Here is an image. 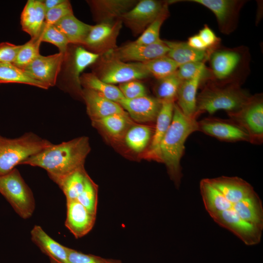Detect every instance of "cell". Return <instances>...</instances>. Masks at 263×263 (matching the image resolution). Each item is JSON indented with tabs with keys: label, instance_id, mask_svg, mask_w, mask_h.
I'll return each mask as SVG.
<instances>
[{
	"label": "cell",
	"instance_id": "d6a6232c",
	"mask_svg": "<svg viewBox=\"0 0 263 263\" xmlns=\"http://www.w3.org/2000/svg\"><path fill=\"white\" fill-rule=\"evenodd\" d=\"M88 175L83 167L65 176L57 184L65 195L66 201L76 200Z\"/></svg>",
	"mask_w": 263,
	"mask_h": 263
},
{
	"label": "cell",
	"instance_id": "ac0fdd59",
	"mask_svg": "<svg viewBox=\"0 0 263 263\" xmlns=\"http://www.w3.org/2000/svg\"><path fill=\"white\" fill-rule=\"evenodd\" d=\"M133 120L138 122H149L156 120L162 102L148 95L128 99L124 98L118 103Z\"/></svg>",
	"mask_w": 263,
	"mask_h": 263
},
{
	"label": "cell",
	"instance_id": "5bb4252c",
	"mask_svg": "<svg viewBox=\"0 0 263 263\" xmlns=\"http://www.w3.org/2000/svg\"><path fill=\"white\" fill-rule=\"evenodd\" d=\"M198 131L226 142L246 141V132L232 120L208 117L197 121Z\"/></svg>",
	"mask_w": 263,
	"mask_h": 263
},
{
	"label": "cell",
	"instance_id": "9c48e42d",
	"mask_svg": "<svg viewBox=\"0 0 263 263\" xmlns=\"http://www.w3.org/2000/svg\"><path fill=\"white\" fill-rule=\"evenodd\" d=\"M122 25V22L119 19L92 25L82 46L100 56L116 48V39Z\"/></svg>",
	"mask_w": 263,
	"mask_h": 263
},
{
	"label": "cell",
	"instance_id": "e0dca14e",
	"mask_svg": "<svg viewBox=\"0 0 263 263\" xmlns=\"http://www.w3.org/2000/svg\"><path fill=\"white\" fill-rule=\"evenodd\" d=\"M96 216L77 200L67 201L65 225L75 238L84 236L92 229Z\"/></svg>",
	"mask_w": 263,
	"mask_h": 263
},
{
	"label": "cell",
	"instance_id": "f35d334b",
	"mask_svg": "<svg viewBox=\"0 0 263 263\" xmlns=\"http://www.w3.org/2000/svg\"><path fill=\"white\" fill-rule=\"evenodd\" d=\"M176 74L182 81L193 79L198 76H203L205 80L212 79L210 70L206 67L205 61L190 62L179 65Z\"/></svg>",
	"mask_w": 263,
	"mask_h": 263
},
{
	"label": "cell",
	"instance_id": "7bdbcfd3",
	"mask_svg": "<svg viewBox=\"0 0 263 263\" xmlns=\"http://www.w3.org/2000/svg\"><path fill=\"white\" fill-rule=\"evenodd\" d=\"M118 87L126 99H132L147 95L145 87L138 80L121 83Z\"/></svg>",
	"mask_w": 263,
	"mask_h": 263
},
{
	"label": "cell",
	"instance_id": "4fadbf2b",
	"mask_svg": "<svg viewBox=\"0 0 263 263\" xmlns=\"http://www.w3.org/2000/svg\"><path fill=\"white\" fill-rule=\"evenodd\" d=\"M210 69L212 79L220 83H231L243 62L241 52L235 49H219L209 55Z\"/></svg>",
	"mask_w": 263,
	"mask_h": 263
},
{
	"label": "cell",
	"instance_id": "9a60e30c",
	"mask_svg": "<svg viewBox=\"0 0 263 263\" xmlns=\"http://www.w3.org/2000/svg\"><path fill=\"white\" fill-rule=\"evenodd\" d=\"M64 55L60 52L47 56L40 55L23 70L49 88L57 82Z\"/></svg>",
	"mask_w": 263,
	"mask_h": 263
},
{
	"label": "cell",
	"instance_id": "e575fe53",
	"mask_svg": "<svg viewBox=\"0 0 263 263\" xmlns=\"http://www.w3.org/2000/svg\"><path fill=\"white\" fill-rule=\"evenodd\" d=\"M142 63L150 75L158 80L175 73L179 66L167 55Z\"/></svg>",
	"mask_w": 263,
	"mask_h": 263
},
{
	"label": "cell",
	"instance_id": "836d02e7",
	"mask_svg": "<svg viewBox=\"0 0 263 263\" xmlns=\"http://www.w3.org/2000/svg\"><path fill=\"white\" fill-rule=\"evenodd\" d=\"M151 133V129L146 125L132 126L125 134L126 144L133 151L140 152L145 150L149 143Z\"/></svg>",
	"mask_w": 263,
	"mask_h": 263
},
{
	"label": "cell",
	"instance_id": "4316f807",
	"mask_svg": "<svg viewBox=\"0 0 263 263\" xmlns=\"http://www.w3.org/2000/svg\"><path fill=\"white\" fill-rule=\"evenodd\" d=\"M169 49L167 56L178 66L190 62L203 61L208 59L210 51L192 48L186 42L164 40Z\"/></svg>",
	"mask_w": 263,
	"mask_h": 263
},
{
	"label": "cell",
	"instance_id": "60d3db41",
	"mask_svg": "<svg viewBox=\"0 0 263 263\" xmlns=\"http://www.w3.org/2000/svg\"><path fill=\"white\" fill-rule=\"evenodd\" d=\"M42 42L51 43L56 46L60 53L65 54L69 43L65 36L54 25H46L44 23L40 34Z\"/></svg>",
	"mask_w": 263,
	"mask_h": 263
},
{
	"label": "cell",
	"instance_id": "d4e9b609",
	"mask_svg": "<svg viewBox=\"0 0 263 263\" xmlns=\"http://www.w3.org/2000/svg\"><path fill=\"white\" fill-rule=\"evenodd\" d=\"M205 80L202 76L183 81L176 96L177 105L183 113L188 117L196 119L197 93L198 89Z\"/></svg>",
	"mask_w": 263,
	"mask_h": 263
},
{
	"label": "cell",
	"instance_id": "d6986e66",
	"mask_svg": "<svg viewBox=\"0 0 263 263\" xmlns=\"http://www.w3.org/2000/svg\"><path fill=\"white\" fill-rule=\"evenodd\" d=\"M208 180L210 184L232 204L247 199L256 194L249 183L238 177L223 176Z\"/></svg>",
	"mask_w": 263,
	"mask_h": 263
},
{
	"label": "cell",
	"instance_id": "7c38bea8",
	"mask_svg": "<svg viewBox=\"0 0 263 263\" xmlns=\"http://www.w3.org/2000/svg\"><path fill=\"white\" fill-rule=\"evenodd\" d=\"M169 51L168 47L163 40L148 45L139 44L133 41L117 47L104 54L125 62L143 63L166 56Z\"/></svg>",
	"mask_w": 263,
	"mask_h": 263
},
{
	"label": "cell",
	"instance_id": "83f0119b",
	"mask_svg": "<svg viewBox=\"0 0 263 263\" xmlns=\"http://www.w3.org/2000/svg\"><path fill=\"white\" fill-rule=\"evenodd\" d=\"M232 209L244 221L263 229V205L257 193L251 197L233 204Z\"/></svg>",
	"mask_w": 263,
	"mask_h": 263
},
{
	"label": "cell",
	"instance_id": "1f68e13d",
	"mask_svg": "<svg viewBox=\"0 0 263 263\" xmlns=\"http://www.w3.org/2000/svg\"><path fill=\"white\" fill-rule=\"evenodd\" d=\"M92 122L112 137L119 138L125 134L132 121L128 113H115L92 121Z\"/></svg>",
	"mask_w": 263,
	"mask_h": 263
},
{
	"label": "cell",
	"instance_id": "4dcf8cb0",
	"mask_svg": "<svg viewBox=\"0 0 263 263\" xmlns=\"http://www.w3.org/2000/svg\"><path fill=\"white\" fill-rule=\"evenodd\" d=\"M20 83L43 89L48 88L43 84L33 78L26 71L13 63L0 62V84Z\"/></svg>",
	"mask_w": 263,
	"mask_h": 263
},
{
	"label": "cell",
	"instance_id": "277c9868",
	"mask_svg": "<svg viewBox=\"0 0 263 263\" xmlns=\"http://www.w3.org/2000/svg\"><path fill=\"white\" fill-rule=\"evenodd\" d=\"M52 144L31 132L15 139L0 135V176L8 173L15 166Z\"/></svg>",
	"mask_w": 263,
	"mask_h": 263
},
{
	"label": "cell",
	"instance_id": "b9f144b4",
	"mask_svg": "<svg viewBox=\"0 0 263 263\" xmlns=\"http://www.w3.org/2000/svg\"><path fill=\"white\" fill-rule=\"evenodd\" d=\"M73 14L70 1L65 0L56 6L46 12L44 24L46 25H54L64 17Z\"/></svg>",
	"mask_w": 263,
	"mask_h": 263
},
{
	"label": "cell",
	"instance_id": "603a6c76",
	"mask_svg": "<svg viewBox=\"0 0 263 263\" xmlns=\"http://www.w3.org/2000/svg\"><path fill=\"white\" fill-rule=\"evenodd\" d=\"M44 6L40 0H28L20 16L23 31L34 38L40 35L46 16Z\"/></svg>",
	"mask_w": 263,
	"mask_h": 263
},
{
	"label": "cell",
	"instance_id": "74e56055",
	"mask_svg": "<svg viewBox=\"0 0 263 263\" xmlns=\"http://www.w3.org/2000/svg\"><path fill=\"white\" fill-rule=\"evenodd\" d=\"M182 81L178 77L176 72L159 79L156 89L157 98L161 101L164 100L175 101Z\"/></svg>",
	"mask_w": 263,
	"mask_h": 263
},
{
	"label": "cell",
	"instance_id": "d590c367",
	"mask_svg": "<svg viewBox=\"0 0 263 263\" xmlns=\"http://www.w3.org/2000/svg\"><path fill=\"white\" fill-rule=\"evenodd\" d=\"M169 3V2H168ZM169 15L168 3L167 4L157 17L147 27L134 42L139 44L148 45L162 40L160 38L161 27Z\"/></svg>",
	"mask_w": 263,
	"mask_h": 263
},
{
	"label": "cell",
	"instance_id": "8fae6325",
	"mask_svg": "<svg viewBox=\"0 0 263 263\" xmlns=\"http://www.w3.org/2000/svg\"><path fill=\"white\" fill-rule=\"evenodd\" d=\"M209 215L216 223L232 232L246 245H255L260 242L263 229L240 218L232 208Z\"/></svg>",
	"mask_w": 263,
	"mask_h": 263
},
{
	"label": "cell",
	"instance_id": "44dd1931",
	"mask_svg": "<svg viewBox=\"0 0 263 263\" xmlns=\"http://www.w3.org/2000/svg\"><path fill=\"white\" fill-rule=\"evenodd\" d=\"M88 3L98 23L120 19L137 2L132 0H93L88 1Z\"/></svg>",
	"mask_w": 263,
	"mask_h": 263
},
{
	"label": "cell",
	"instance_id": "ba28073f",
	"mask_svg": "<svg viewBox=\"0 0 263 263\" xmlns=\"http://www.w3.org/2000/svg\"><path fill=\"white\" fill-rule=\"evenodd\" d=\"M100 56L81 45H77L72 49L68 47L58 77L73 83L81 94V74L87 67L95 63Z\"/></svg>",
	"mask_w": 263,
	"mask_h": 263
},
{
	"label": "cell",
	"instance_id": "f6af8a7d",
	"mask_svg": "<svg viewBox=\"0 0 263 263\" xmlns=\"http://www.w3.org/2000/svg\"><path fill=\"white\" fill-rule=\"evenodd\" d=\"M21 47L7 42L0 43V62L13 63Z\"/></svg>",
	"mask_w": 263,
	"mask_h": 263
},
{
	"label": "cell",
	"instance_id": "bcb514c9",
	"mask_svg": "<svg viewBox=\"0 0 263 263\" xmlns=\"http://www.w3.org/2000/svg\"><path fill=\"white\" fill-rule=\"evenodd\" d=\"M198 35L210 51H213L220 42V39L207 25H204Z\"/></svg>",
	"mask_w": 263,
	"mask_h": 263
},
{
	"label": "cell",
	"instance_id": "ee69618b",
	"mask_svg": "<svg viewBox=\"0 0 263 263\" xmlns=\"http://www.w3.org/2000/svg\"><path fill=\"white\" fill-rule=\"evenodd\" d=\"M68 263H103L105 259L66 247Z\"/></svg>",
	"mask_w": 263,
	"mask_h": 263
},
{
	"label": "cell",
	"instance_id": "6da1fadb",
	"mask_svg": "<svg viewBox=\"0 0 263 263\" xmlns=\"http://www.w3.org/2000/svg\"><path fill=\"white\" fill-rule=\"evenodd\" d=\"M90 150L89 138L82 136L59 144H52L20 164L44 169L57 184L65 176L84 167Z\"/></svg>",
	"mask_w": 263,
	"mask_h": 263
},
{
	"label": "cell",
	"instance_id": "f546056e",
	"mask_svg": "<svg viewBox=\"0 0 263 263\" xmlns=\"http://www.w3.org/2000/svg\"><path fill=\"white\" fill-rule=\"evenodd\" d=\"M80 81L84 88L93 90L116 103L124 98L118 87L104 82L92 72L82 74Z\"/></svg>",
	"mask_w": 263,
	"mask_h": 263
},
{
	"label": "cell",
	"instance_id": "3957f363",
	"mask_svg": "<svg viewBox=\"0 0 263 263\" xmlns=\"http://www.w3.org/2000/svg\"><path fill=\"white\" fill-rule=\"evenodd\" d=\"M251 96L237 82L209 83L197 95L195 117L202 113L212 114L221 110L227 113L237 111Z\"/></svg>",
	"mask_w": 263,
	"mask_h": 263
},
{
	"label": "cell",
	"instance_id": "30bf717a",
	"mask_svg": "<svg viewBox=\"0 0 263 263\" xmlns=\"http://www.w3.org/2000/svg\"><path fill=\"white\" fill-rule=\"evenodd\" d=\"M168 2L141 0L120 18L135 35L142 34L157 17Z\"/></svg>",
	"mask_w": 263,
	"mask_h": 263
},
{
	"label": "cell",
	"instance_id": "7a4b0ae2",
	"mask_svg": "<svg viewBox=\"0 0 263 263\" xmlns=\"http://www.w3.org/2000/svg\"><path fill=\"white\" fill-rule=\"evenodd\" d=\"M198 131L197 121L185 115L174 104L172 121L159 146L160 162L164 163L176 187L182 177L180 161L188 137Z\"/></svg>",
	"mask_w": 263,
	"mask_h": 263
},
{
	"label": "cell",
	"instance_id": "5b68a950",
	"mask_svg": "<svg viewBox=\"0 0 263 263\" xmlns=\"http://www.w3.org/2000/svg\"><path fill=\"white\" fill-rule=\"evenodd\" d=\"M0 192L20 217H31L35 208L33 194L17 169L0 176Z\"/></svg>",
	"mask_w": 263,
	"mask_h": 263
},
{
	"label": "cell",
	"instance_id": "ffe728a7",
	"mask_svg": "<svg viewBox=\"0 0 263 263\" xmlns=\"http://www.w3.org/2000/svg\"><path fill=\"white\" fill-rule=\"evenodd\" d=\"M81 95L86 103L87 113L92 121L115 113H127L118 103L106 98L93 90L84 88Z\"/></svg>",
	"mask_w": 263,
	"mask_h": 263
},
{
	"label": "cell",
	"instance_id": "8992f818",
	"mask_svg": "<svg viewBox=\"0 0 263 263\" xmlns=\"http://www.w3.org/2000/svg\"><path fill=\"white\" fill-rule=\"evenodd\" d=\"M99 60L94 72L92 73L108 84H120L150 75L142 63L125 62L105 54Z\"/></svg>",
	"mask_w": 263,
	"mask_h": 263
},
{
	"label": "cell",
	"instance_id": "484cf974",
	"mask_svg": "<svg viewBox=\"0 0 263 263\" xmlns=\"http://www.w3.org/2000/svg\"><path fill=\"white\" fill-rule=\"evenodd\" d=\"M54 25L65 36L70 44L81 46L92 26L79 20L74 14L64 17Z\"/></svg>",
	"mask_w": 263,
	"mask_h": 263
},
{
	"label": "cell",
	"instance_id": "2e32d148",
	"mask_svg": "<svg viewBox=\"0 0 263 263\" xmlns=\"http://www.w3.org/2000/svg\"><path fill=\"white\" fill-rule=\"evenodd\" d=\"M209 9L215 16L220 30L224 34L232 31L236 25L242 1L234 0H189Z\"/></svg>",
	"mask_w": 263,
	"mask_h": 263
},
{
	"label": "cell",
	"instance_id": "7dc6e473",
	"mask_svg": "<svg viewBox=\"0 0 263 263\" xmlns=\"http://www.w3.org/2000/svg\"><path fill=\"white\" fill-rule=\"evenodd\" d=\"M186 42L194 49L202 51H210L198 34L190 37Z\"/></svg>",
	"mask_w": 263,
	"mask_h": 263
},
{
	"label": "cell",
	"instance_id": "52a82bcc",
	"mask_svg": "<svg viewBox=\"0 0 263 263\" xmlns=\"http://www.w3.org/2000/svg\"><path fill=\"white\" fill-rule=\"evenodd\" d=\"M229 119L248 134L249 142L261 144L263 141V100L261 94L251 96L238 110L227 113Z\"/></svg>",
	"mask_w": 263,
	"mask_h": 263
},
{
	"label": "cell",
	"instance_id": "c3c4849f",
	"mask_svg": "<svg viewBox=\"0 0 263 263\" xmlns=\"http://www.w3.org/2000/svg\"><path fill=\"white\" fill-rule=\"evenodd\" d=\"M65 0H44L42 2L46 12L63 2Z\"/></svg>",
	"mask_w": 263,
	"mask_h": 263
},
{
	"label": "cell",
	"instance_id": "f1b7e54d",
	"mask_svg": "<svg viewBox=\"0 0 263 263\" xmlns=\"http://www.w3.org/2000/svg\"><path fill=\"white\" fill-rule=\"evenodd\" d=\"M200 190L205 207L209 215L232 208L233 204L210 184L208 178L200 181Z\"/></svg>",
	"mask_w": 263,
	"mask_h": 263
},
{
	"label": "cell",
	"instance_id": "681fc988",
	"mask_svg": "<svg viewBox=\"0 0 263 263\" xmlns=\"http://www.w3.org/2000/svg\"><path fill=\"white\" fill-rule=\"evenodd\" d=\"M103 263H121L119 260L105 259Z\"/></svg>",
	"mask_w": 263,
	"mask_h": 263
},
{
	"label": "cell",
	"instance_id": "ab89813d",
	"mask_svg": "<svg viewBox=\"0 0 263 263\" xmlns=\"http://www.w3.org/2000/svg\"><path fill=\"white\" fill-rule=\"evenodd\" d=\"M76 200L91 213L96 215L98 186L88 175L84 187Z\"/></svg>",
	"mask_w": 263,
	"mask_h": 263
},
{
	"label": "cell",
	"instance_id": "7402d4cb",
	"mask_svg": "<svg viewBox=\"0 0 263 263\" xmlns=\"http://www.w3.org/2000/svg\"><path fill=\"white\" fill-rule=\"evenodd\" d=\"M161 106L156 118V125L151 144L147 152L148 158L160 161L159 149L160 143L172 121L174 101H161Z\"/></svg>",
	"mask_w": 263,
	"mask_h": 263
},
{
	"label": "cell",
	"instance_id": "8d00e7d4",
	"mask_svg": "<svg viewBox=\"0 0 263 263\" xmlns=\"http://www.w3.org/2000/svg\"><path fill=\"white\" fill-rule=\"evenodd\" d=\"M41 42L39 36L31 38L24 44L21 45L13 64L17 67L23 69L40 55L39 48Z\"/></svg>",
	"mask_w": 263,
	"mask_h": 263
},
{
	"label": "cell",
	"instance_id": "cb8c5ba5",
	"mask_svg": "<svg viewBox=\"0 0 263 263\" xmlns=\"http://www.w3.org/2000/svg\"><path fill=\"white\" fill-rule=\"evenodd\" d=\"M32 241L50 258L51 263H68L66 246L48 235L39 225L31 231Z\"/></svg>",
	"mask_w": 263,
	"mask_h": 263
}]
</instances>
